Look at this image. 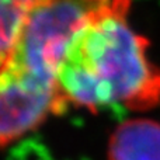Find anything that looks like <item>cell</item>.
<instances>
[{
  "instance_id": "cell-5",
  "label": "cell",
  "mask_w": 160,
  "mask_h": 160,
  "mask_svg": "<svg viewBox=\"0 0 160 160\" xmlns=\"http://www.w3.org/2000/svg\"><path fill=\"white\" fill-rule=\"evenodd\" d=\"M35 0H0V65L11 55Z\"/></svg>"
},
{
  "instance_id": "cell-4",
  "label": "cell",
  "mask_w": 160,
  "mask_h": 160,
  "mask_svg": "<svg viewBox=\"0 0 160 160\" xmlns=\"http://www.w3.org/2000/svg\"><path fill=\"white\" fill-rule=\"evenodd\" d=\"M108 160H160V122L132 118L119 124L108 139Z\"/></svg>"
},
{
  "instance_id": "cell-1",
  "label": "cell",
  "mask_w": 160,
  "mask_h": 160,
  "mask_svg": "<svg viewBox=\"0 0 160 160\" xmlns=\"http://www.w3.org/2000/svg\"><path fill=\"white\" fill-rule=\"evenodd\" d=\"M129 7L131 0H110L69 42L56 73L69 105L98 112L160 104V69L148 56V39L128 22Z\"/></svg>"
},
{
  "instance_id": "cell-2",
  "label": "cell",
  "mask_w": 160,
  "mask_h": 160,
  "mask_svg": "<svg viewBox=\"0 0 160 160\" xmlns=\"http://www.w3.org/2000/svg\"><path fill=\"white\" fill-rule=\"evenodd\" d=\"M110 0H35L8 61L56 79L76 32ZM6 59V61H7Z\"/></svg>"
},
{
  "instance_id": "cell-3",
  "label": "cell",
  "mask_w": 160,
  "mask_h": 160,
  "mask_svg": "<svg viewBox=\"0 0 160 160\" xmlns=\"http://www.w3.org/2000/svg\"><path fill=\"white\" fill-rule=\"evenodd\" d=\"M68 105L56 79L4 61L0 65V148L34 132Z\"/></svg>"
}]
</instances>
